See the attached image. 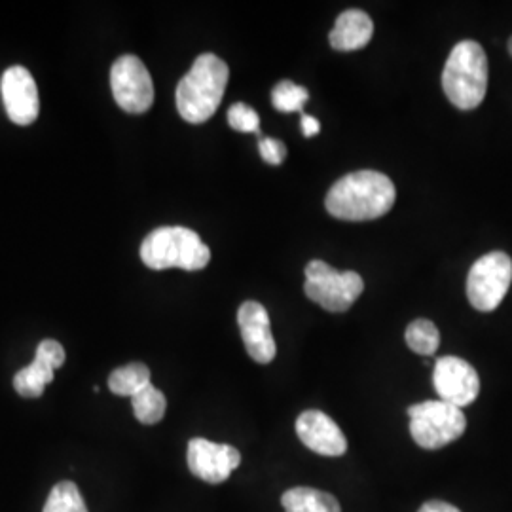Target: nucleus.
Wrapping results in <instances>:
<instances>
[{"label":"nucleus","instance_id":"1","mask_svg":"<svg viewBox=\"0 0 512 512\" xmlns=\"http://www.w3.org/2000/svg\"><path fill=\"white\" fill-rule=\"evenodd\" d=\"M395 200L397 190L387 175L378 171H355L330 188L325 207L334 219L363 222L384 217Z\"/></svg>","mask_w":512,"mask_h":512},{"label":"nucleus","instance_id":"2","mask_svg":"<svg viewBox=\"0 0 512 512\" xmlns=\"http://www.w3.org/2000/svg\"><path fill=\"white\" fill-rule=\"evenodd\" d=\"M230 69L215 54H202L177 86V110L190 124L207 122L222 103Z\"/></svg>","mask_w":512,"mask_h":512},{"label":"nucleus","instance_id":"3","mask_svg":"<svg viewBox=\"0 0 512 512\" xmlns=\"http://www.w3.org/2000/svg\"><path fill=\"white\" fill-rule=\"evenodd\" d=\"M488 57L475 40H461L442 71V90L459 110H473L488 92Z\"/></svg>","mask_w":512,"mask_h":512},{"label":"nucleus","instance_id":"4","mask_svg":"<svg viewBox=\"0 0 512 512\" xmlns=\"http://www.w3.org/2000/svg\"><path fill=\"white\" fill-rule=\"evenodd\" d=\"M141 260L150 270L181 268L203 270L211 260V249L202 238L184 226H164L150 232L141 245Z\"/></svg>","mask_w":512,"mask_h":512},{"label":"nucleus","instance_id":"5","mask_svg":"<svg viewBox=\"0 0 512 512\" xmlns=\"http://www.w3.org/2000/svg\"><path fill=\"white\" fill-rule=\"evenodd\" d=\"M410 435L423 450H439L458 440L467 420L461 408L444 401H425L408 408Z\"/></svg>","mask_w":512,"mask_h":512},{"label":"nucleus","instance_id":"6","mask_svg":"<svg viewBox=\"0 0 512 512\" xmlns=\"http://www.w3.org/2000/svg\"><path fill=\"white\" fill-rule=\"evenodd\" d=\"M363 291L365 281L357 272H336L323 260H311L306 266L304 293L330 313L348 311Z\"/></svg>","mask_w":512,"mask_h":512},{"label":"nucleus","instance_id":"7","mask_svg":"<svg viewBox=\"0 0 512 512\" xmlns=\"http://www.w3.org/2000/svg\"><path fill=\"white\" fill-rule=\"evenodd\" d=\"M512 283L511 256L494 251L478 258L467 277V298L478 311H494L509 293Z\"/></svg>","mask_w":512,"mask_h":512},{"label":"nucleus","instance_id":"8","mask_svg":"<svg viewBox=\"0 0 512 512\" xmlns=\"http://www.w3.org/2000/svg\"><path fill=\"white\" fill-rule=\"evenodd\" d=\"M110 88L116 105L129 114H143L154 105V84L145 63L122 55L110 69Z\"/></svg>","mask_w":512,"mask_h":512},{"label":"nucleus","instance_id":"9","mask_svg":"<svg viewBox=\"0 0 512 512\" xmlns=\"http://www.w3.org/2000/svg\"><path fill=\"white\" fill-rule=\"evenodd\" d=\"M433 384L440 401L454 404L458 408L475 403L480 393V378L473 365L454 355H446L437 361Z\"/></svg>","mask_w":512,"mask_h":512},{"label":"nucleus","instance_id":"10","mask_svg":"<svg viewBox=\"0 0 512 512\" xmlns=\"http://www.w3.org/2000/svg\"><path fill=\"white\" fill-rule=\"evenodd\" d=\"M188 469L207 484H222L241 465L238 448L207 439L188 442Z\"/></svg>","mask_w":512,"mask_h":512},{"label":"nucleus","instance_id":"11","mask_svg":"<svg viewBox=\"0 0 512 512\" xmlns=\"http://www.w3.org/2000/svg\"><path fill=\"white\" fill-rule=\"evenodd\" d=\"M0 92L8 118L14 124L31 126L37 120L40 110L37 82L25 67L14 65L6 69L0 80Z\"/></svg>","mask_w":512,"mask_h":512},{"label":"nucleus","instance_id":"12","mask_svg":"<svg viewBox=\"0 0 512 512\" xmlns=\"http://www.w3.org/2000/svg\"><path fill=\"white\" fill-rule=\"evenodd\" d=\"M238 325L247 353L258 365H268L275 359V346L272 323L266 308L258 302H245L239 306Z\"/></svg>","mask_w":512,"mask_h":512},{"label":"nucleus","instance_id":"13","mask_svg":"<svg viewBox=\"0 0 512 512\" xmlns=\"http://www.w3.org/2000/svg\"><path fill=\"white\" fill-rule=\"evenodd\" d=\"M296 435L311 452L340 458L348 452V439L336 421L319 410H306L296 420Z\"/></svg>","mask_w":512,"mask_h":512},{"label":"nucleus","instance_id":"14","mask_svg":"<svg viewBox=\"0 0 512 512\" xmlns=\"http://www.w3.org/2000/svg\"><path fill=\"white\" fill-rule=\"evenodd\" d=\"M65 363V349L55 340H42L38 344L35 361L25 368H21L14 387L21 397L25 399H38L46 385L54 382V370Z\"/></svg>","mask_w":512,"mask_h":512},{"label":"nucleus","instance_id":"15","mask_svg":"<svg viewBox=\"0 0 512 512\" xmlns=\"http://www.w3.org/2000/svg\"><path fill=\"white\" fill-rule=\"evenodd\" d=\"M374 35V23L363 10H346L336 19L330 31V46L336 52H355L365 48Z\"/></svg>","mask_w":512,"mask_h":512},{"label":"nucleus","instance_id":"16","mask_svg":"<svg viewBox=\"0 0 512 512\" xmlns=\"http://www.w3.org/2000/svg\"><path fill=\"white\" fill-rule=\"evenodd\" d=\"M281 505L285 512H342L334 495L306 486L287 490L281 497Z\"/></svg>","mask_w":512,"mask_h":512},{"label":"nucleus","instance_id":"17","mask_svg":"<svg viewBox=\"0 0 512 512\" xmlns=\"http://www.w3.org/2000/svg\"><path fill=\"white\" fill-rule=\"evenodd\" d=\"M150 385V370L143 363H129L116 368L109 378V389L120 397H135Z\"/></svg>","mask_w":512,"mask_h":512},{"label":"nucleus","instance_id":"18","mask_svg":"<svg viewBox=\"0 0 512 512\" xmlns=\"http://www.w3.org/2000/svg\"><path fill=\"white\" fill-rule=\"evenodd\" d=\"M406 346L412 349L414 353L431 357L437 353L440 346V332L437 325L429 319H416L408 325L406 329Z\"/></svg>","mask_w":512,"mask_h":512},{"label":"nucleus","instance_id":"19","mask_svg":"<svg viewBox=\"0 0 512 512\" xmlns=\"http://www.w3.org/2000/svg\"><path fill=\"white\" fill-rule=\"evenodd\" d=\"M131 404H133L135 418L145 425H154L162 421L167 410L164 393L152 384L147 385L143 391H139L135 397H131Z\"/></svg>","mask_w":512,"mask_h":512},{"label":"nucleus","instance_id":"20","mask_svg":"<svg viewBox=\"0 0 512 512\" xmlns=\"http://www.w3.org/2000/svg\"><path fill=\"white\" fill-rule=\"evenodd\" d=\"M42 512H88L82 494L74 482H59L52 488Z\"/></svg>","mask_w":512,"mask_h":512},{"label":"nucleus","instance_id":"21","mask_svg":"<svg viewBox=\"0 0 512 512\" xmlns=\"http://www.w3.org/2000/svg\"><path fill=\"white\" fill-rule=\"evenodd\" d=\"M310 99V92L291 80H281L272 92V105L279 112H302Z\"/></svg>","mask_w":512,"mask_h":512},{"label":"nucleus","instance_id":"22","mask_svg":"<svg viewBox=\"0 0 512 512\" xmlns=\"http://www.w3.org/2000/svg\"><path fill=\"white\" fill-rule=\"evenodd\" d=\"M230 128L241 133H260V118L256 110L245 103H236L228 110Z\"/></svg>","mask_w":512,"mask_h":512},{"label":"nucleus","instance_id":"23","mask_svg":"<svg viewBox=\"0 0 512 512\" xmlns=\"http://www.w3.org/2000/svg\"><path fill=\"white\" fill-rule=\"evenodd\" d=\"M258 152H260L262 160L270 165L283 164V160L287 156L285 145L281 141H277V139H272V137H262L258 141Z\"/></svg>","mask_w":512,"mask_h":512},{"label":"nucleus","instance_id":"24","mask_svg":"<svg viewBox=\"0 0 512 512\" xmlns=\"http://www.w3.org/2000/svg\"><path fill=\"white\" fill-rule=\"evenodd\" d=\"M418 512H461L458 507H454V505H450V503H446V501H439V499H435V501H427V503H423L420 507V511Z\"/></svg>","mask_w":512,"mask_h":512},{"label":"nucleus","instance_id":"25","mask_svg":"<svg viewBox=\"0 0 512 512\" xmlns=\"http://www.w3.org/2000/svg\"><path fill=\"white\" fill-rule=\"evenodd\" d=\"M300 124H302V133H304V137H315V135L321 131V124H319V120H317V118H313L310 114H302Z\"/></svg>","mask_w":512,"mask_h":512},{"label":"nucleus","instance_id":"26","mask_svg":"<svg viewBox=\"0 0 512 512\" xmlns=\"http://www.w3.org/2000/svg\"><path fill=\"white\" fill-rule=\"evenodd\" d=\"M509 54H511L512 57V37L509 38Z\"/></svg>","mask_w":512,"mask_h":512}]
</instances>
